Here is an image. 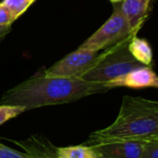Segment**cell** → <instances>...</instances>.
I'll use <instances>...</instances> for the list:
<instances>
[{"label":"cell","mask_w":158,"mask_h":158,"mask_svg":"<svg viewBox=\"0 0 158 158\" xmlns=\"http://www.w3.org/2000/svg\"><path fill=\"white\" fill-rule=\"evenodd\" d=\"M109 90L104 83L88 82L80 78L49 77L42 72L7 90L0 99V105L17 106L29 110L75 102Z\"/></svg>","instance_id":"6da1fadb"},{"label":"cell","mask_w":158,"mask_h":158,"mask_svg":"<svg viewBox=\"0 0 158 158\" xmlns=\"http://www.w3.org/2000/svg\"><path fill=\"white\" fill-rule=\"evenodd\" d=\"M157 139V101L125 95L116 120L110 126L93 132L88 143Z\"/></svg>","instance_id":"7a4b0ae2"},{"label":"cell","mask_w":158,"mask_h":158,"mask_svg":"<svg viewBox=\"0 0 158 158\" xmlns=\"http://www.w3.org/2000/svg\"><path fill=\"white\" fill-rule=\"evenodd\" d=\"M131 35L115 45L100 52L92 68L86 71L81 79L88 82L106 83L135 69L143 67L137 61L129 51Z\"/></svg>","instance_id":"3957f363"},{"label":"cell","mask_w":158,"mask_h":158,"mask_svg":"<svg viewBox=\"0 0 158 158\" xmlns=\"http://www.w3.org/2000/svg\"><path fill=\"white\" fill-rule=\"evenodd\" d=\"M114 9L110 18L89 38H87L79 48L100 52L109 48L131 35H137L133 31L125 17L123 16L119 3L113 4Z\"/></svg>","instance_id":"277c9868"},{"label":"cell","mask_w":158,"mask_h":158,"mask_svg":"<svg viewBox=\"0 0 158 158\" xmlns=\"http://www.w3.org/2000/svg\"><path fill=\"white\" fill-rule=\"evenodd\" d=\"M100 52L79 48L44 70L49 77L80 78L94 65Z\"/></svg>","instance_id":"5b68a950"},{"label":"cell","mask_w":158,"mask_h":158,"mask_svg":"<svg viewBox=\"0 0 158 158\" xmlns=\"http://www.w3.org/2000/svg\"><path fill=\"white\" fill-rule=\"evenodd\" d=\"M146 141H118L88 143L97 158H140Z\"/></svg>","instance_id":"8992f818"},{"label":"cell","mask_w":158,"mask_h":158,"mask_svg":"<svg viewBox=\"0 0 158 158\" xmlns=\"http://www.w3.org/2000/svg\"><path fill=\"white\" fill-rule=\"evenodd\" d=\"M110 90L117 87H128L132 89L157 88L158 78L151 67L143 66L127 72L104 83Z\"/></svg>","instance_id":"52a82bcc"},{"label":"cell","mask_w":158,"mask_h":158,"mask_svg":"<svg viewBox=\"0 0 158 158\" xmlns=\"http://www.w3.org/2000/svg\"><path fill=\"white\" fill-rule=\"evenodd\" d=\"M151 0H123L119 6L133 31L139 32L148 18Z\"/></svg>","instance_id":"ba28073f"},{"label":"cell","mask_w":158,"mask_h":158,"mask_svg":"<svg viewBox=\"0 0 158 158\" xmlns=\"http://www.w3.org/2000/svg\"><path fill=\"white\" fill-rule=\"evenodd\" d=\"M13 142L19 145L30 158H56V147L43 136L34 135L24 141Z\"/></svg>","instance_id":"9c48e42d"},{"label":"cell","mask_w":158,"mask_h":158,"mask_svg":"<svg viewBox=\"0 0 158 158\" xmlns=\"http://www.w3.org/2000/svg\"><path fill=\"white\" fill-rule=\"evenodd\" d=\"M129 51L131 56L143 66L151 67L153 64V50L150 44L143 38L132 37L129 43Z\"/></svg>","instance_id":"30bf717a"},{"label":"cell","mask_w":158,"mask_h":158,"mask_svg":"<svg viewBox=\"0 0 158 158\" xmlns=\"http://www.w3.org/2000/svg\"><path fill=\"white\" fill-rule=\"evenodd\" d=\"M56 158H97L93 148L88 144L68 147H56Z\"/></svg>","instance_id":"8fae6325"},{"label":"cell","mask_w":158,"mask_h":158,"mask_svg":"<svg viewBox=\"0 0 158 158\" xmlns=\"http://www.w3.org/2000/svg\"><path fill=\"white\" fill-rule=\"evenodd\" d=\"M36 0H2V3L12 12L15 19L19 18Z\"/></svg>","instance_id":"7c38bea8"},{"label":"cell","mask_w":158,"mask_h":158,"mask_svg":"<svg viewBox=\"0 0 158 158\" xmlns=\"http://www.w3.org/2000/svg\"><path fill=\"white\" fill-rule=\"evenodd\" d=\"M26 109L21 106H10V105H0V125L4 124L7 120L16 118L17 116L25 112Z\"/></svg>","instance_id":"4fadbf2b"},{"label":"cell","mask_w":158,"mask_h":158,"mask_svg":"<svg viewBox=\"0 0 158 158\" xmlns=\"http://www.w3.org/2000/svg\"><path fill=\"white\" fill-rule=\"evenodd\" d=\"M140 158H158V139L143 143Z\"/></svg>","instance_id":"5bb4252c"},{"label":"cell","mask_w":158,"mask_h":158,"mask_svg":"<svg viewBox=\"0 0 158 158\" xmlns=\"http://www.w3.org/2000/svg\"><path fill=\"white\" fill-rule=\"evenodd\" d=\"M15 20L16 19L12 12L2 2H0V26H11Z\"/></svg>","instance_id":"9a60e30c"},{"label":"cell","mask_w":158,"mask_h":158,"mask_svg":"<svg viewBox=\"0 0 158 158\" xmlns=\"http://www.w3.org/2000/svg\"><path fill=\"white\" fill-rule=\"evenodd\" d=\"M0 158H30L25 153H20L0 143Z\"/></svg>","instance_id":"2e32d148"},{"label":"cell","mask_w":158,"mask_h":158,"mask_svg":"<svg viewBox=\"0 0 158 158\" xmlns=\"http://www.w3.org/2000/svg\"><path fill=\"white\" fill-rule=\"evenodd\" d=\"M10 31H11V26H6V27L0 26V43L10 32Z\"/></svg>","instance_id":"e0dca14e"},{"label":"cell","mask_w":158,"mask_h":158,"mask_svg":"<svg viewBox=\"0 0 158 158\" xmlns=\"http://www.w3.org/2000/svg\"><path fill=\"white\" fill-rule=\"evenodd\" d=\"M111 3H113V4H116V3H120V2H122L123 0H109Z\"/></svg>","instance_id":"ac0fdd59"}]
</instances>
